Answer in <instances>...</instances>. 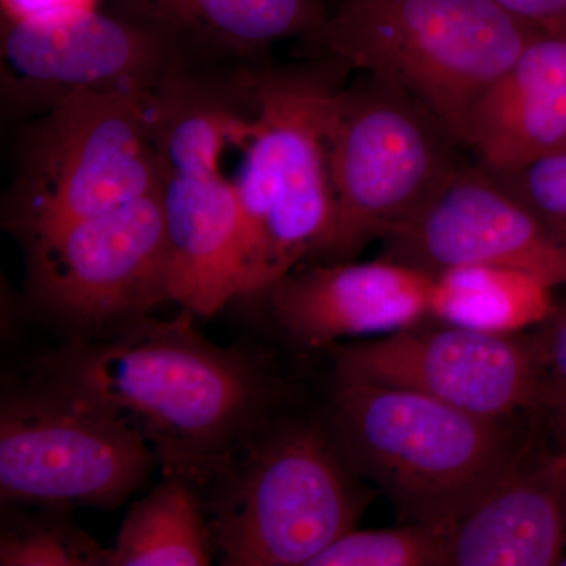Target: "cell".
<instances>
[{
  "instance_id": "obj_8",
  "label": "cell",
  "mask_w": 566,
  "mask_h": 566,
  "mask_svg": "<svg viewBox=\"0 0 566 566\" xmlns=\"http://www.w3.org/2000/svg\"><path fill=\"white\" fill-rule=\"evenodd\" d=\"M444 123L394 82L363 73L329 128L335 226L322 262L353 260L415 216L461 163Z\"/></svg>"
},
{
  "instance_id": "obj_11",
  "label": "cell",
  "mask_w": 566,
  "mask_h": 566,
  "mask_svg": "<svg viewBox=\"0 0 566 566\" xmlns=\"http://www.w3.org/2000/svg\"><path fill=\"white\" fill-rule=\"evenodd\" d=\"M433 322L333 346L335 376L416 390L488 419L543 408L546 376L534 333Z\"/></svg>"
},
{
  "instance_id": "obj_24",
  "label": "cell",
  "mask_w": 566,
  "mask_h": 566,
  "mask_svg": "<svg viewBox=\"0 0 566 566\" xmlns=\"http://www.w3.org/2000/svg\"><path fill=\"white\" fill-rule=\"evenodd\" d=\"M516 18L543 32H566V0H497Z\"/></svg>"
},
{
  "instance_id": "obj_21",
  "label": "cell",
  "mask_w": 566,
  "mask_h": 566,
  "mask_svg": "<svg viewBox=\"0 0 566 566\" xmlns=\"http://www.w3.org/2000/svg\"><path fill=\"white\" fill-rule=\"evenodd\" d=\"M452 521H403L400 526L346 532L311 566H446Z\"/></svg>"
},
{
  "instance_id": "obj_23",
  "label": "cell",
  "mask_w": 566,
  "mask_h": 566,
  "mask_svg": "<svg viewBox=\"0 0 566 566\" xmlns=\"http://www.w3.org/2000/svg\"><path fill=\"white\" fill-rule=\"evenodd\" d=\"M534 337L545 368L546 405L553 398L566 397V303L556 304L553 314L536 326Z\"/></svg>"
},
{
  "instance_id": "obj_22",
  "label": "cell",
  "mask_w": 566,
  "mask_h": 566,
  "mask_svg": "<svg viewBox=\"0 0 566 566\" xmlns=\"http://www.w3.org/2000/svg\"><path fill=\"white\" fill-rule=\"evenodd\" d=\"M493 175L566 241V150Z\"/></svg>"
},
{
  "instance_id": "obj_4",
  "label": "cell",
  "mask_w": 566,
  "mask_h": 566,
  "mask_svg": "<svg viewBox=\"0 0 566 566\" xmlns=\"http://www.w3.org/2000/svg\"><path fill=\"white\" fill-rule=\"evenodd\" d=\"M329 423L270 422L212 479L205 499L230 566H311L357 526L370 501Z\"/></svg>"
},
{
  "instance_id": "obj_19",
  "label": "cell",
  "mask_w": 566,
  "mask_h": 566,
  "mask_svg": "<svg viewBox=\"0 0 566 566\" xmlns=\"http://www.w3.org/2000/svg\"><path fill=\"white\" fill-rule=\"evenodd\" d=\"M553 289L505 268H457L434 275L430 319L495 334L526 333L553 314Z\"/></svg>"
},
{
  "instance_id": "obj_16",
  "label": "cell",
  "mask_w": 566,
  "mask_h": 566,
  "mask_svg": "<svg viewBox=\"0 0 566 566\" xmlns=\"http://www.w3.org/2000/svg\"><path fill=\"white\" fill-rule=\"evenodd\" d=\"M464 147L493 174L566 150V32L536 33L475 103Z\"/></svg>"
},
{
  "instance_id": "obj_1",
  "label": "cell",
  "mask_w": 566,
  "mask_h": 566,
  "mask_svg": "<svg viewBox=\"0 0 566 566\" xmlns=\"http://www.w3.org/2000/svg\"><path fill=\"white\" fill-rule=\"evenodd\" d=\"M192 318L147 316L107 337L76 338L41 359L39 378L120 417L164 474L200 488L270 422L275 386L252 354L212 344Z\"/></svg>"
},
{
  "instance_id": "obj_14",
  "label": "cell",
  "mask_w": 566,
  "mask_h": 566,
  "mask_svg": "<svg viewBox=\"0 0 566 566\" xmlns=\"http://www.w3.org/2000/svg\"><path fill=\"white\" fill-rule=\"evenodd\" d=\"M434 275L392 262H308L264 292L283 333L305 348L387 335L430 319Z\"/></svg>"
},
{
  "instance_id": "obj_9",
  "label": "cell",
  "mask_w": 566,
  "mask_h": 566,
  "mask_svg": "<svg viewBox=\"0 0 566 566\" xmlns=\"http://www.w3.org/2000/svg\"><path fill=\"white\" fill-rule=\"evenodd\" d=\"M159 464L132 424L40 379L3 397L0 494L6 504L115 509Z\"/></svg>"
},
{
  "instance_id": "obj_5",
  "label": "cell",
  "mask_w": 566,
  "mask_h": 566,
  "mask_svg": "<svg viewBox=\"0 0 566 566\" xmlns=\"http://www.w3.org/2000/svg\"><path fill=\"white\" fill-rule=\"evenodd\" d=\"M538 32L497 0H340L312 46L400 85L464 145L475 103Z\"/></svg>"
},
{
  "instance_id": "obj_3",
  "label": "cell",
  "mask_w": 566,
  "mask_h": 566,
  "mask_svg": "<svg viewBox=\"0 0 566 566\" xmlns=\"http://www.w3.org/2000/svg\"><path fill=\"white\" fill-rule=\"evenodd\" d=\"M512 419L472 415L416 390L337 378L331 430L360 479L403 521H452L528 453Z\"/></svg>"
},
{
  "instance_id": "obj_17",
  "label": "cell",
  "mask_w": 566,
  "mask_h": 566,
  "mask_svg": "<svg viewBox=\"0 0 566 566\" xmlns=\"http://www.w3.org/2000/svg\"><path fill=\"white\" fill-rule=\"evenodd\" d=\"M129 18L178 43L191 41L238 55L256 54L285 39L314 43L329 11L323 0H120Z\"/></svg>"
},
{
  "instance_id": "obj_6",
  "label": "cell",
  "mask_w": 566,
  "mask_h": 566,
  "mask_svg": "<svg viewBox=\"0 0 566 566\" xmlns=\"http://www.w3.org/2000/svg\"><path fill=\"white\" fill-rule=\"evenodd\" d=\"M240 104L232 87L188 73L164 82L153 102L170 301L205 318L244 296L243 214L237 186L221 170Z\"/></svg>"
},
{
  "instance_id": "obj_15",
  "label": "cell",
  "mask_w": 566,
  "mask_h": 566,
  "mask_svg": "<svg viewBox=\"0 0 566 566\" xmlns=\"http://www.w3.org/2000/svg\"><path fill=\"white\" fill-rule=\"evenodd\" d=\"M566 554V450L528 453L450 524L446 566H551Z\"/></svg>"
},
{
  "instance_id": "obj_10",
  "label": "cell",
  "mask_w": 566,
  "mask_h": 566,
  "mask_svg": "<svg viewBox=\"0 0 566 566\" xmlns=\"http://www.w3.org/2000/svg\"><path fill=\"white\" fill-rule=\"evenodd\" d=\"M25 248L33 303L80 340L118 333L170 301L161 188Z\"/></svg>"
},
{
  "instance_id": "obj_26",
  "label": "cell",
  "mask_w": 566,
  "mask_h": 566,
  "mask_svg": "<svg viewBox=\"0 0 566 566\" xmlns=\"http://www.w3.org/2000/svg\"><path fill=\"white\" fill-rule=\"evenodd\" d=\"M545 408L553 409V411H556L558 420H560V422H564L566 428V397L553 398V400L547 401Z\"/></svg>"
},
{
  "instance_id": "obj_25",
  "label": "cell",
  "mask_w": 566,
  "mask_h": 566,
  "mask_svg": "<svg viewBox=\"0 0 566 566\" xmlns=\"http://www.w3.org/2000/svg\"><path fill=\"white\" fill-rule=\"evenodd\" d=\"M2 20L22 21L70 10L96 9L98 0H0Z\"/></svg>"
},
{
  "instance_id": "obj_7",
  "label": "cell",
  "mask_w": 566,
  "mask_h": 566,
  "mask_svg": "<svg viewBox=\"0 0 566 566\" xmlns=\"http://www.w3.org/2000/svg\"><path fill=\"white\" fill-rule=\"evenodd\" d=\"M153 93H81L22 139L2 219L25 245L161 188Z\"/></svg>"
},
{
  "instance_id": "obj_2",
  "label": "cell",
  "mask_w": 566,
  "mask_h": 566,
  "mask_svg": "<svg viewBox=\"0 0 566 566\" xmlns=\"http://www.w3.org/2000/svg\"><path fill=\"white\" fill-rule=\"evenodd\" d=\"M340 62L240 71L248 122L237 177L244 230V296L270 290L294 268L322 262L333 240L335 202L329 128Z\"/></svg>"
},
{
  "instance_id": "obj_13",
  "label": "cell",
  "mask_w": 566,
  "mask_h": 566,
  "mask_svg": "<svg viewBox=\"0 0 566 566\" xmlns=\"http://www.w3.org/2000/svg\"><path fill=\"white\" fill-rule=\"evenodd\" d=\"M382 256L438 275L490 266L566 285V241L482 166H463L385 238Z\"/></svg>"
},
{
  "instance_id": "obj_20",
  "label": "cell",
  "mask_w": 566,
  "mask_h": 566,
  "mask_svg": "<svg viewBox=\"0 0 566 566\" xmlns=\"http://www.w3.org/2000/svg\"><path fill=\"white\" fill-rule=\"evenodd\" d=\"M40 506L35 513H6L0 531V565L107 566L109 547L77 527L65 509Z\"/></svg>"
},
{
  "instance_id": "obj_18",
  "label": "cell",
  "mask_w": 566,
  "mask_h": 566,
  "mask_svg": "<svg viewBox=\"0 0 566 566\" xmlns=\"http://www.w3.org/2000/svg\"><path fill=\"white\" fill-rule=\"evenodd\" d=\"M200 488L180 475L163 482L123 520L107 566H203L216 554Z\"/></svg>"
},
{
  "instance_id": "obj_12",
  "label": "cell",
  "mask_w": 566,
  "mask_h": 566,
  "mask_svg": "<svg viewBox=\"0 0 566 566\" xmlns=\"http://www.w3.org/2000/svg\"><path fill=\"white\" fill-rule=\"evenodd\" d=\"M2 95L46 111L81 93L155 92L181 69V44L134 18L98 9L2 20Z\"/></svg>"
},
{
  "instance_id": "obj_27",
  "label": "cell",
  "mask_w": 566,
  "mask_h": 566,
  "mask_svg": "<svg viewBox=\"0 0 566 566\" xmlns=\"http://www.w3.org/2000/svg\"><path fill=\"white\" fill-rule=\"evenodd\" d=\"M560 565H565L566 566V554H565L564 560H562Z\"/></svg>"
}]
</instances>
